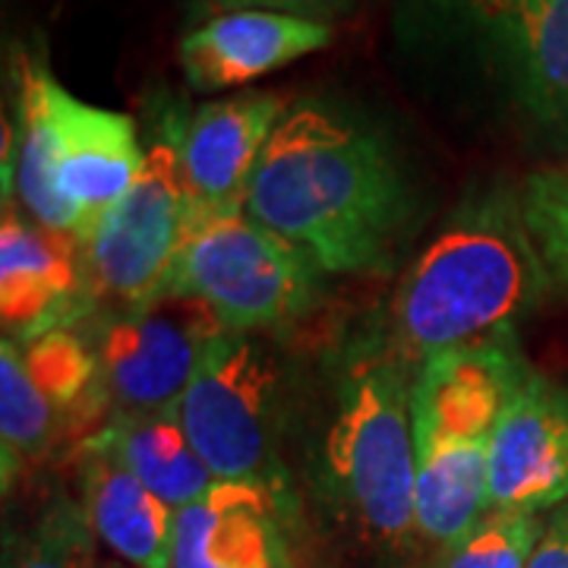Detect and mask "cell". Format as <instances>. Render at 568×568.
Returning <instances> with one entry per match:
<instances>
[{
  "mask_svg": "<svg viewBox=\"0 0 568 568\" xmlns=\"http://www.w3.org/2000/svg\"><path fill=\"white\" fill-rule=\"evenodd\" d=\"M521 209L549 284L568 291V162L534 171L521 183Z\"/></svg>",
  "mask_w": 568,
  "mask_h": 568,
  "instance_id": "23",
  "label": "cell"
},
{
  "mask_svg": "<svg viewBox=\"0 0 568 568\" xmlns=\"http://www.w3.org/2000/svg\"><path fill=\"white\" fill-rule=\"evenodd\" d=\"M92 534L82 506L58 496L32 528L7 537L3 568H92Z\"/></svg>",
  "mask_w": 568,
  "mask_h": 568,
  "instance_id": "22",
  "label": "cell"
},
{
  "mask_svg": "<svg viewBox=\"0 0 568 568\" xmlns=\"http://www.w3.org/2000/svg\"><path fill=\"white\" fill-rule=\"evenodd\" d=\"M174 407L215 480L263 484L294 496L282 462V364L265 338L222 328Z\"/></svg>",
  "mask_w": 568,
  "mask_h": 568,
  "instance_id": "6",
  "label": "cell"
},
{
  "mask_svg": "<svg viewBox=\"0 0 568 568\" xmlns=\"http://www.w3.org/2000/svg\"><path fill=\"white\" fill-rule=\"evenodd\" d=\"M487 480V511L540 515L568 503V386L530 373L489 436Z\"/></svg>",
  "mask_w": 568,
  "mask_h": 568,
  "instance_id": "12",
  "label": "cell"
},
{
  "mask_svg": "<svg viewBox=\"0 0 568 568\" xmlns=\"http://www.w3.org/2000/svg\"><path fill=\"white\" fill-rule=\"evenodd\" d=\"M95 439L140 484L178 511L203 499L219 484L200 458V452L193 448L190 436L183 433L178 407L149 414H111L108 424L95 433Z\"/></svg>",
  "mask_w": 568,
  "mask_h": 568,
  "instance_id": "17",
  "label": "cell"
},
{
  "mask_svg": "<svg viewBox=\"0 0 568 568\" xmlns=\"http://www.w3.org/2000/svg\"><path fill=\"white\" fill-rule=\"evenodd\" d=\"M549 287L521 190L487 186L467 196L410 263L392 294L383 335L417 369L433 354L518 332Z\"/></svg>",
  "mask_w": 568,
  "mask_h": 568,
  "instance_id": "2",
  "label": "cell"
},
{
  "mask_svg": "<svg viewBox=\"0 0 568 568\" xmlns=\"http://www.w3.org/2000/svg\"><path fill=\"white\" fill-rule=\"evenodd\" d=\"M246 212L323 272H386L410 219L386 133L323 102H297L265 142Z\"/></svg>",
  "mask_w": 568,
  "mask_h": 568,
  "instance_id": "1",
  "label": "cell"
},
{
  "mask_svg": "<svg viewBox=\"0 0 568 568\" xmlns=\"http://www.w3.org/2000/svg\"><path fill=\"white\" fill-rule=\"evenodd\" d=\"M284 114L287 102L278 92H241L200 104L186 118L181 140L186 215L246 209L250 178Z\"/></svg>",
  "mask_w": 568,
  "mask_h": 568,
  "instance_id": "14",
  "label": "cell"
},
{
  "mask_svg": "<svg viewBox=\"0 0 568 568\" xmlns=\"http://www.w3.org/2000/svg\"><path fill=\"white\" fill-rule=\"evenodd\" d=\"M102 313L89 287L77 237L22 219L13 205L0 224V320L3 338L29 345L58 328H80Z\"/></svg>",
  "mask_w": 568,
  "mask_h": 568,
  "instance_id": "11",
  "label": "cell"
},
{
  "mask_svg": "<svg viewBox=\"0 0 568 568\" xmlns=\"http://www.w3.org/2000/svg\"><path fill=\"white\" fill-rule=\"evenodd\" d=\"M323 268L246 209L186 215L168 294L203 304L227 332H265L320 304Z\"/></svg>",
  "mask_w": 568,
  "mask_h": 568,
  "instance_id": "5",
  "label": "cell"
},
{
  "mask_svg": "<svg viewBox=\"0 0 568 568\" xmlns=\"http://www.w3.org/2000/svg\"><path fill=\"white\" fill-rule=\"evenodd\" d=\"M474 36L508 99L568 140V0H436Z\"/></svg>",
  "mask_w": 568,
  "mask_h": 568,
  "instance_id": "9",
  "label": "cell"
},
{
  "mask_svg": "<svg viewBox=\"0 0 568 568\" xmlns=\"http://www.w3.org/2000/svg\"><path fill=\"white\" fill-rule=\"evenodd\" d=\"M332 41V26L272 10L215 13L181 39L183 80L196 92H224L310 58Z\"/></svg>",
  "mask_w": 568,
  "mask_h": 568,
  "instance_id": "15",
  "label": "cell"
},
{
  "mask_svg": "<svg viewBox=\"0 0 568 568\" xmlns=\"http://www.w3.org/2000/svg\"><path fill=\"white\" fill-rule=\"evenodd\" d=\"M108 568H118V566H108Z\"/></svg>",
  "mask_w": 568,
  "mask_h": 568,
  "instance_id": "26",
  "label": "cell"
},
{
  "mask_svg": "<svg viewBox=\"0 0 568 568\" xmlns=\"http://www.w3.org/2000/svg\"><path fill=\"white\" fill-rule=\"evenodd\" d=\"M530 373L518 332L433 354L410 388L414 443H489Z\"/></svg>",
  "mask_w": 568,
  "mask_h": 568,
  "instance_id": "10",
  "label": "cell"
},
{
  "mask_svg": "<svg viewBox=\"0 0 568 568\" xmlns=\"http://www.w3.org/2000/svg\"><path fill=\"white\" fill-rule=\"evenodd\" d=\"M99 357V388L111 414H149L181 402L222 323L190 297L99 313L80 325Z\"/></svg>",
  "mask_w": 568,
  "mask_h": 568,
  "instance_id": "8",
  "label": "cell"
},
{
  "mask_svg": "<svg viewBox=\"0 0 568 568\" xmlns=\"http://www.w3.org/2000/svg\"><path fill=\"white\" fill-rule=\"evenodd\" d=\"M544 530L540 515L489 508L465 537L436 549L426 568H528Z\"/></svg>",
  "mask_w": 568,
  "mask_h": 568,
  "instance_id": "21",
  "label": "cell"
},
{
  "mask_svg": "<svg viewBox=\"0 0 568 568\" xmlns=\"http://www.w3.org/2000/svg\"><path fill=\"white\" fill-rule=\"evenodd\" d=\"M528 568H568V503L547 521Z\"/></svg>",
  "mask_w": 568,
  "mask_h": 568,
  "instance_id": "25",
  "label": "cell"
},
{
  "mask_svg": "<svg viewBox=\"0 0 568 568\" xmlns=\"http://www.w3.org/2000/svg\"><path fill=\"white\" fill-rule=\"evenodd\" d=\"M80 489L89 528L123 562L136 568H174L178 508L140 484L95 436L82 448Z\"/></svg>",
  "mask_w": 568,
  "mask_h": 568,
  "instance_id": "16",
  "label": "cell"
},
{
  "mask_svg": "<svg viewBox=\"0 0 568 568\" xmlns=\"http://www.w3.org/2000/svg\"><path fill=\"white\" fill-rule=\"evenodd\" d=\"M294 496L219 480L178 511L174 568H301L291 544Z\"/></svg>",
  "mask_w": 568,
  "mask_h": 568,
  "instance_id": "13",
  "label": "cell"
},
{
  "mask_svg": "<svg viewBox=\"0 0 568 568\" xmlns=\"http://www.w3.org/2000/svg\"><path fill=\"white\" fill-rule=\"evenodd\" d=\"M338 357L316 446V489L366 547L395 559L417 537L410 417L417 369L388 347L383 328L357 332Z\"/></svg>",
  "mask_w": 568,
  "mask_h": 568,
  "instance_id": "3",
  "label": "cell"
},
{
  "mask_svg": "<svg viewBox=\"0 0 568 568\" xmlns=\"http://www.w3.org/2000/svg\"><path fill=\"white\" fill-rule=\"evenodd\" d=\"M414 525L417 537L443 549L487 515L489 443H414Z\"/></svg>",
  "mask_w": 568,
  "mask_h": 568,
  "instance_id": "18",
  "label": "cell"
},
{
  "mask_svg": "<svg viewBox=\"0 0 568 568\" xmlns=\"http://www.w3.org/2000/svg\"><path fill=\"white\" fill-rule=\"evenodd\" d=\"M145 168L136 121L67 92L48 63H20L17 126L3 130V193L17 183L41 227L85 241Z\"/></svg>",
  "mask_w": 568,
  "mask_h": 568,
  "instance_id": "4",
  "label": "cell"
},
{
  "mask_svg": "<svg viewBox=\"0 0 568 568\" xmlns=\"http://www.w3.org/2000/svg\"><path fill=\"white\" fill-rule=\"evenodd\" d=\"M58 410L32 383L17 342L0 345V443H3V487L13 484L22 465L39 462L54 439Z\"/></svg>",
  "mask_w": 568,
  "mask_h": 568,
  "instance_id": "19",
  "label": "cell"
},
{
  "mask_svg": "<svg viewBox=\"0 0 568 568\" xmlns=\"http://www.w3.org/2000/svg\"><path fill=\"white\" fill-rule=\"evenodd\" d=\"M20 351L32 383L58 410V417L63 414L89 417L85 407L104 405L99 388V357L80 328L48 332L29 345H20Z\"/></svg>",
  "mask_w": 568,
  "mask_h": 568,
  "instance_id": "20",
  "label": "cell"
},
{
  "mask_svg": "<svg viewBox=\"0 0 568 568\" xmlns=\"http://www.w3.org/2000/svg\"><path fill=\"white\" fill-rule=\"evenodd\" d=\"M193 10L200 13H231V10H272V13H291V17H306V20H323L335 13H345L361 0H190Z\"/></svg>",
  "mask_w": 568,
  "mask_h": 568,
  "instance_id": "24",
  "label": "cell"
},
{
  "mask_svg": "<svg viewBox=\"0 0 568 568\" xmlns=\"http://www.w3.org/2000/svg\"><path fill=\"white\" fill-rule=\"evenodd\" d=\"M186 118L164 104L145 145V168L114 209L80 241L89 287L102 313L136 310L168 294L171 265L186 224L181 140Z\"/></svg>",
  "mask_w": 568,
  "mask_h": 568,
  "instance_id": "7",
  "label": "cell"
}]
</instances>
